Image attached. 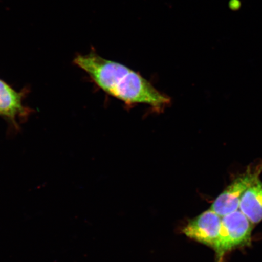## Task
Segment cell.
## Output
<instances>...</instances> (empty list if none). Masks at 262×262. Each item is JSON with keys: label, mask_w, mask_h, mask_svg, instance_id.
Instances as JSON below:
<instances>
[{"label": "cell", "mask_w": 262, "mask_h": 262, "mask_svg": "<svg viewBox=\"0 0 262 262\" xmlns=\"http://www.w3.org/2000/svg\"><path fill=\"white\" fill-rule=\"evenodd\" d=\"M74 63L100 89L127 105L146 104L160 112L171 103V98L142 75L119 62L100 56L94 50L86 55H77Z\"/></svg>", "instance_id": "obj_1"}, {"label": "cell", "mask_w": 262, "mask_h": 262, "mask_svg": "<svg viewBox=\"0 0 262 262\" xmlns=\"http://www.w3.org/2000/svg\"><path fill=\"white\" fill-rule=\"evenodd\" d=\"M253 226L240 209L223 216L214 250L217 262H223L225 255L232 250L251 245Z\"/></svg>", "instance_id": "obj_2"}, {"label": "cell", "mask_w": 262, "mask_h": 262, "mask_svg": "<svg viewBox=\"0 0 262 262\" xmlns=\"http://www.w3.org/2000/svg\"><path fill=\"white\" fill-rule=\"evenodd\" d=\"M262 172V162L249 165L226 188L211 206L210 209L221 217L239 209L242 196L245 192L257 182Z\"/></svg>", "instance_id": "obj_3"}, {"label": "cell", "mask_w": 262, "mask_h": 262, "mask_svg": "<svg viewBox=\"0 0 262 262\" xmlns=\"http://www.w3.org/2000/svg\"><path fill=\"white\" fill-rule=\"evenodd\" d=\"M222 217L211 209L190 219L181 229L182 234L215 250L217 247Z\"/></svg>", "instance_id": "obj_4"}, {"label": "cell", "mask_w": 262, "mask_h": 262, "mask_svg": "<svg viewBox=\"0 0 262 262\" xmlns=\"http://www.w3.org/2000/svg\"><path fill=\"white\" fill-rule=\"evenodd\" d=\"M26 113V108L22 104L21 94L0 79V116L14 122L16 117L24 116Z\"/></svg>", "instance_id": "obj_5"}, {"label": "cell", "mask_w": 262, "mask_h": 262, "mask_svg": "<svg viewBox=\"0 0 262 262\" xmlns=\"http://www.w3.org/2000/svg\"><path fill=\"white\" fill-rule=\"evenodd\" d=\"M239 209L254 225L262 221V182L260 180L245 192Z\"/></svg>", "instance_id": "obj_6"}]
</instances>
